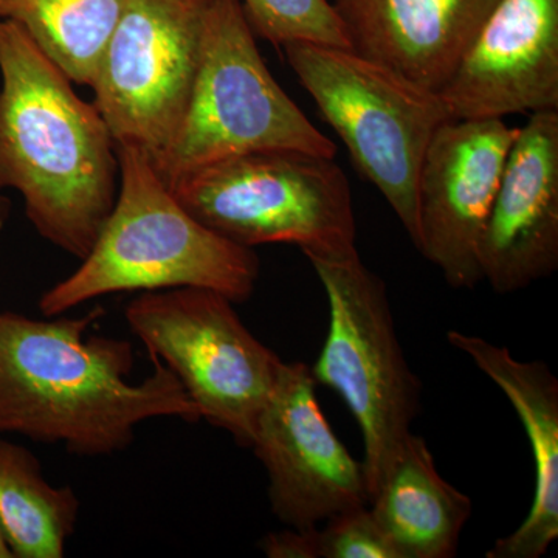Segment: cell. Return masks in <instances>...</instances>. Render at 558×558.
Wrapping results in <instances>:
<instances>
[{"mask_svg": "<svg viewBox=\"0 0 558 558\" xmlns=\"http://www.w3.org/2000/svg\"><path fill=\"white\" fill-rule=\"evenodd\" d=\"M105 315L101 306L73 318L0 312V435L97 458L126 450L149 418L201 421L196 403L160 360L150 357L153 374L132 384L131 341L86 336Z\"/></svg>", "mask_w": 558, "mask_h": 558, "instance_id": "obj_1", "label": "cell"}, {"mask_svg": "<svg viewBox=\"0 0 558 558\" xmlns=\"http://www.w3.org/2000/svg\"><path fill=\"white\" fill-rule=\"evenodd\" d=\"M0 191L16 190L44 240L86 258L116 204V138L94 102L20 25L0 21Z\"/></svg>", "mask_w": 558, "mask_h": 558, "instance_id": "obj_2", "label": "cell"}, {"mask_svg": "<svg viewBox=\"0 0 558 558\" xmlns=\"http://www.w3.org/2000/svg\"><path fill=\"white\" fill-rule=\"evenodd\" d=\"M116 204L78 269L39 300L44 317L123 292L175 288L215 290L244 303L259 279L253 248L219 236L191 216L154 168L148 154L117 145Z\"/></svg>", "mask_w": 558, "mask_h": 558, "instance_id": "obj_3", "label": "cell"}, {"mask_svg": "<svg viewBox=\"0 0 558 558\" xmlns=\"http://www.w3.org/2000/svg\"><path fill=\"white\" fill-rule=\"evenodd\" d=\"M282 50L352 163L416 247L418 172L433 135L453 120L439 92L348 47L290 43Z\"/></svg>", "mask_w": 558, "mask_h": 558, "instance_id": "obj_4", "label": "cell"}, {"mask_svg": "<svg viewBox=\"0 0 558 558\" xmlns=\"http://www.w3.org/2000/svg\"><path fill=\"white\" fill-rule=\"evenodd\" d=\"M260 150L333 159L337 146L275 81L241 0H213L185 116L153 165L170 186L207 165Z\"/></svg>", "mask_w": 558, "mask_h": 558, "instance_id": "obj_5", "label": "cell"}, {"mask_svg": "<svg viewBox=\"0 0 558 558\" xmlns=\"http://www.w3.org/2000/svg\"><path fill=\"white\" fill-rule=\"evenodd\" d=\"M170 189L191 216L242 247L296 245L306 258L359 253L351 186L329 157L260 150L207 165Z\"/></svg>", "mask_w": 558, "mask_h": 558, "instance_id": "obj_6", "label": "cell"}, {"mask_svg": "<svg viewBox=\"0 0 558 558\" xmlns=\"http://www.w3.org/2000/svg\"><path fill=\"white\" fill-rule=\"evenodd\" d=\"M307 259L329 303L328 336L312 374L339 392L357 421L371 502L411 435L421 381L400 347L384 279L359 253Z\"/></svg>", "mask_w": 558, "mask_h": 558, "instance_id": "obj_7", "label": "cell"}, {"mask_svg": "<svg viewBox=\"0 0 558 558\" xmlns=\"http://www.w3.org/2000/svg\"><path fill=\"white\" fill-rule=\"evenodd\" d=\"M233 304L209 289L154 290L132 300L124 317L149 357L175 374L202 418L250 447L284 362L250 332Z\"/></svg>", "mask_w": 558, "mask_h": 558, "instance_id": "obj_8", "label": "cell"}, {"mask_svg": "<svg viewBox=\"0 0 558 558\" xmlns=\"http://www.w3.org/2000/svg\"><path fill=\"white\" fill-rule=\"evenodd\" d=\"M213 0H126L92 89L116 145L150 161L174 138L199 68Z\"/></svg>", "mask_w": 558, "mask_h": 558, "instance_id": "obj_9", "label": "cell"}, {"mask_svg": "<svg viewBox=\"0 0 558 558\" xmlns=\"http://www.w3.org/2000/svg\"><path fill=\"white\" fill-rule=\"evenodd\" d=\"M315 387L310 365L282 363L250 446L269 476L271 512L293 529L369 506L365 469L333 433Z\"/></svg>", "mask_w": 558, "mask_h": 558, "instance_id": "obj_10", "label": "cell"}, {"mask_svg": "<svg viewBox=\"0 0 558 558\" xmlns=\"http://www.w3.org/2000/svg\"><path fill=\"white\" fill-rule=\"evenodd\" d=\"M517 132L499 119L449 120L429 142L418 172L416 248L451 288L483 282L480 242Z\"/></svg>", "mask_w": 558, "mask_h": 558, "instance_id": "obj_11", "label": "cell"}, {"mask_svg": "<svg viewBox=\"0 0 558 558\" xmlns=\"http://www.w3.org/2000/svg\"><path fill=\"white\" fill-rule=\"evenodd\" d=\"M439 94L453 120L558 110V0H498Z\"/></svg>", "mask_w": 558, "mask_h": 558, "instance_id": "obj_12", "label": "cell"}, {"mask_svg": "<svg viewBox=\"0 0 558 558\" xmlns=\"http://www.w3.org/2000/svg\"><path fill=\"white\" fill-rule=\"evenodd\" d=\"M483 281L501 295L558 269V110L529 113L510 146L483 238Z\"/></svg>", "mask_w": 558, "mask_h": 558, "instance_id": "obj_13", "label": "cell"}, {"mask_svg": "<svg viewBox=\"0 0 558 558\" xmlns=\"http://www.w3.org/2000/svg\"><path fill=\"white\" fill-rule=\"evenodd\" d=\"M354 50L439 92L498 0H332Z\"/></svg>", "mask_w": 558, "mask_h": 558, "instance_id": "obj_14", "label": "cell"}, {"mask_svg": "<svg viewBox=\"0 0 558 558\" xmlns=\"http://www.w3.org/2000/svg\"><path fill=\"white\" fill-rule=\"evenodd\" d=\"M451 347L494 381L519 414L535 465L534 498L523 523L498 538L487 558H539L558 538V380L546 363L523 362L483 337L449 330Z\"/></svg>", "mask_w": 558, "mask_h": 558, "instance_id": "obj_15", "label": "cell"}, {"mask_svg": "<svg viewBox=\"0 0 558 558\" xmlns=\"http://www.w3.org/2000/svg\"><path fill=\"white\" fill-rule=\"evenodd\" d=\"M369 508L400 558H451L472 499L440 476L427 442L411 433Z\"/></svg>", "mask_w": 558, "mask_h": 558, "instance_id": "obj_16", "label": "cell"}, {"mask_svg": "<svg viewBox=\"0 0 558 558\" xmlns=\"http://www.w3.org/2000/svg\"><path fill=\"white\" fill-rule=\"evenodd\" d=\"M80 508L75 490L50 484L31 450L0 439V531L13 558L64 557Z\"/></svg>", "mask_w": 558, "mask_h": 558, "instance_id": "obj_17", "label": "cell"}, {"mask_svg": "<svg viewBox=\"0 0 558 558\" xmlns=\"http://www.w3.org/2000/svg\"><path fill=\"white\" fill-rule=\"evenodd\" d=\"M126 0H0V21L20 25L72 83L92 86Z\"/></svg>", "mask_w": 558, "mask_h": 558, "instance_id": "obj_18", "label": "cell"}, {"mask_svg": "<svg viewBox=\"0 0 558 558\" xmlns=\"http://www.w3.org/2000/svg\"><path fill=\"white\" fill-rule=\"evenodd\" d=\"M241 3L252 31L274 46L312 43L352 49L332 0H241Z\"/></svg>", "mask_w": 558, "mask_h": 558, "instance_id": "obj_19", "label": "cell"}, {"mask_svg": "<svg viewBox=\"0 0 558 558\" xmlns=\"http://www.w3.org/2000/svg\"><path fill=\"white\" fill-rule=\"evenodd\" d=\"M318 538L319 558H400L369 506L332 517Z\"/></svg>", "mask_w": 558, "mask_h": 558, "instance_id": "obj_20", "label": "cell"}, {"mask_svg": "<svg viewBox=\"0 0 558 558\" xmlns=\"http://www.w3.org/2000/svg\"><path fill=\"white\" fill-rule=\"evenodd\" d=\"M259 546L269 558H319L318 527L270 532Z\"/></svg>", "mask_w": 558, "mask_h": 558, "instance_id": "obj_21", "label": "cell"}, {"mask_svg": "<svg viewBox=\"0 0 558 558\" xmlns=\"http://www.w3.org/2000/svg\"><path fill=\"white\" fill-rule=\"evenodd\" d=\"M10 204L9 199L0 196V233H2L3 227H5L7 218H9Z\"/></svg>", "mask_w": 558, "mask_h": 558, "instance_id": "obj_22", "label": "cell"}, {"mask_svg": "<svg viewBox=\"0 0 558 558\" xmlns=\"http://www.w3.org/2000/svg\"><path fill=\"white\" fill-rule=\"evenodd\" d=\"M0 558H13V554L7 545L5 538H3L2 531H0Z\"/></svg>", "mask_w": 558, "mask_h": 558, "instance_id": "obj_23", "label": "cell"}]
</instances>
